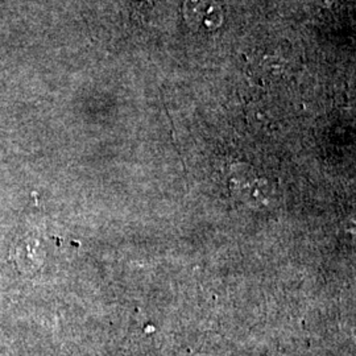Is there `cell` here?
I'll list each match as a JSON object with an SVG mask.
<instances>
[{"mask_svg":"<svg viewBox=\"0 0 356 356\" xmlns=\"http://www.w3.org/2000/svg\"><path fill=\"white\" fill-rule=\"evenodd\" d=\"M182 15L186 24L198 32H213L223 23V11L216 0H185Z\"/></svg>","mask_w":356,"mask_h":356,"instance_id":"cell-1","label":"cell"}]
</instances>
